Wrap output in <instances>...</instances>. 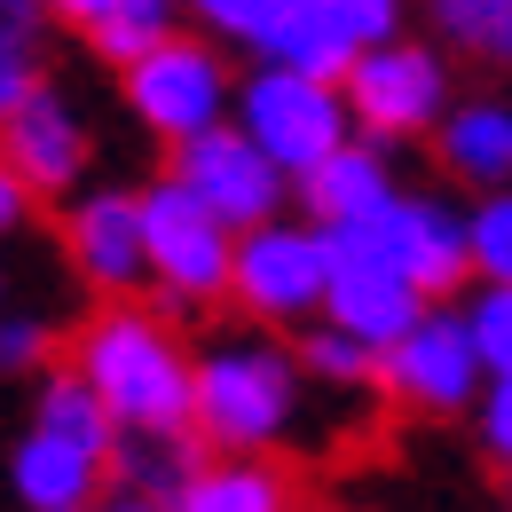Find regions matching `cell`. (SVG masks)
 Segmentation results:
<instances>
[{"instance_id": "obj_1", "label": "cell", "mask_w": 512, "mask_h": 512, "mask_svg": "<svg viewBox=\"0 0 512 512\" xmlns=\"http://www.w3.org/2000/svg\"><path fill=\"white\" fill-rule=\"evenodd\" d=\"M71 371L111 402L119 426H197V355L142 300H111L71 339Z\"/></svg>"}, {"instance_id": "obj_2", "label": "cell", "mask_w": 512, "mask_h": 512, "mask_svg": "<svg viewBox=\"0 0 512 512\" xmlns=\"http://www.w3.org/2000/svg\"><path fill=\"white\" fill-rule=\"evenodd\" d=\"M300 394H308L300 355H284L268 339H213L197 355V434L237 457L276 449L300 418Z\"/></svg>"}, {"instance_id": "obj_3", "label": "cell", "mask_w": 512, "mask_h": 512, "mask_svg": "<svg viewBox=\"0 0 512 512\" xmlns=\"http://www.w3.org/2000/svg\"><path fill=\"white\" fill-rule=\"evenodd\" d=\"M237 127L253 134L260 150L300 182L308 166H323L339 142H355V111H347V87L339 79H316V71L292 64H260L237 79Z\"/></svg>"}, {"instance_id": "obj_4", "label": "cell", "mask_w": 512, "mask_h": 512, "mask_svg": "<svg viewBox=\"0 0 512 512\" xmlns=\"http://www.w3.org/2000/svg\"><path fill=\"white\" fill-rule=\"evenodd\" d=\"M323 292H331V229L323 221H253L237 229V276H229V300L253 323H300L323 316Z\"/></svg>"}, {"instance_id": "obj_5", "label": "cell", "mask_w": 512, "mask_h": 512, "mask_svg": "<svg viewBox=\"0 0 512 512\" xmlns=\"http://www.w3.org/2000/svg\"><path fill=\"white\" fill-rule=\"evenodd\" d=\"M142 229H150V284H158L174 308H213V300H229L237 229H229L197 190H182L174 174H158V182L142 190Z\"/></svg>"}, {"instance_id": "obj_6", "label": "cell", "mask_w": 512, "mask_h": 512, "mask_svg": "<svg viewBox=\"0 0 512 512\" xmlns=\"http://www.w3.org/2000/svg\"><path fill=\"white\" fill-rule=\"evenodd\" d=\"M127 111L158 134V142H190V134L221 127V119L237 111V79H229V64H221L213 40L174 32V40H158L142 64H127Z\"/></svg>"}, {"instance_id": "obj_7", "label": "cell", "mask_w": 512, "mask_h": 512, "mask_svg": "<svg viewBox=\"0 0 512 512\" xmlns=\"http://www.w3.org/2000/svg\"><path fill=\"white\" fill-rule=\"evenodd\" d=\"M339 87H347V111H355V134H363V142H418V134H434L449 119V71H442V56L418 48V40L363 48Z\"/></svg>"}, {"instance_id": "obj_8", "label": "cell", "mask_w": 512, "mask_h": 512, "mask_svg": "<svg viewBox=\"0 0 512 512\" xmlns=\"http://www.w3.org/2000/svg\"><path fill=\"white\" fill-rule=\"evenodd\" d=\"M379 394L410 402V410H426V418H457V410H473V402L489 394V363H481V339H473L465 308H442V300H434L426 316L410 323V331L386 347Z\"/></svg>"}, {"instance_id": "obj_9", "label": "cell", "mask_w": 512, "mask_h": 512, "mask_svg": "<svg viewBox=\"0 0 512 512\" xmlns=\"http://www.w3.org/2000/svg\"><path fill=\"white\" fill-rule=\"evenodd\" d=\"M182 190H197L229 229H253V221H276V205L292 197V174L260 150L253 134L237 127V119H221V127L190 134V142H174V166H166Z\"/></svg>"}, {"instance_id": "obj_10", "label": "cell", "mask_w": 512, "mask_h": 512, "mask_svg": "<svg viewBox=\"0 0 512 512\" xmlns=\"http://www.w3.org/2000/svg\"><path fill=\"white\" fill-rule=\"evenodd\" d=\"M426 308H434V300H426L363 229H331V292H323V316L331 323H347V331L371 339V347H394Z\"/></svg>"}, {"instance_id": "obj_11", "label": "cell", "mask_w": 512, "mask_h": 512, "mask_svg": "<svg viewBox=\"0 0 512 512\" xmlns=\"http://www.w3.org/2000/svg\"><path fill=\"white\" fill-rule=\"evenodd\" d=\"M363 237H371V245H379V253L394 260L426 300H449V292L473 276V229H465V213H457L449 197L402 190Z\"/></svg>"}, {"instance_id": "obj_12", "label": "cell", "mask_w": 512, "mask_h": 512, "mask_svg": "<svg viewBox=\"0 0 512 512\" xmlns=\"http://www.w3.org/2000/svg\"><path fill=\"white\" fill-rule=\"evenodd\" d=\"M64 253L103 300H142V284H150L142 190H87L64 213Z\"/></svg>"}, {"instance_id": "obj_13", "label": "cell", "mask_w": 512, "mask_h": 512, "mask_svg": "<svg viewBox=\"0 0 512 512\" xmlns=\"http://www.w3.org/2000/svg\"><path fill=\"white\" fill-rule=\"evenodd\" d=\"M0 158L16 166V182L32 197L79 190V174H87V119H79V103H64L56 87L24 95V103L0 119Z\"/></svg>"}, {"instance_id": "obj_14", "label": "cell", "mask_w": 512, "mask_h": 512, "mask_svg": "<svg viewBox=\"0 0 512 512\" xmlns=\"http://www.w3.org/2000/svg\"><path fill=\"white\" fill-rule=\"evenodd\" d=\"M300 205H308V221H323V229H371L386 205L402 197V182H394V166H386V142H339L323 166H308L300 182Z\"/></svg>"}, {"instance_id": "obj_15", "label": "cell", "mask_w": 512, "mask_h": 512, "mask_svg": "<svg viewBox=\"0 0 512 512\" xmlns=\"http://www.w3.org/2000/svg\"><path fill=\"white\" fill-rule=\"evenodd\" d=\"M103 481H111V457L64 442V434H48V426H32V434L16 442V457H8V489L32 512H95V489H103Z\"/></svg>"}, {"instance_id": "obj_16", "label": "cell", "mask_w": 512, "mask_h": 512, "mask_svg": "<svg viewBox=\"0 0 512 512\" xmlns=\"http://www.w3.org/2000/svg\"><path fill=\"white\" fill-rule=\"evenodd\" d=\"M260 64H292V71H316V79H347L355 56H363V32L347 24L339 0H276L268 32L253 48Z\"/></svg>"}, {"instance_id": "obj_17", "label": "cell", "mask_w": 512, "mask_h": 512, "mask_svg": "<svg viewBox=\"0 0 512 512\" xmlns=\"http://www.w3.org/2000/svg\"><path fill=\"white\" fill-rule=\"evenodd\" d=\"M442 150V174L457 190H512V103L497 95H473V103H449V119L434 127Z\"/></svg>"}, {"instance_id": "obj_18", "label": "cell", "mask_w": 512, "mask_h": 512, "mask_svg": "<svg viewBox=\"0 0 512 512\" xmlns=\"http://www.w3.org/2000/svg\"><path fill=\"white\" fill-rule=\"evenodd\" d=\"M205 465V434L197 426H119V449H111V481L134 489V497H182Z\"/></svg>"}, {"instance_id": "obj_19", "label": "cell", "mask_w": 512, "mask_h": 512, "mask_svg": "<svg viewBox=\"0 0 512 512\" xmlns=\"http://www.w3.org/2000/svg\"><path fill=\"white\" fill-rule=\"evenodd\" d=\"M182 512H292V489H284V473L276 465H260V457H205L197 465V481L174 497Z\"/></svg>"}, {"instance_id": "obj_20", "label": "cell", "mask_w": 512, "mask_h": 512, "mask_svg": "<svg viewBox=\"0 0 512 512\" xmlns=\"http://www.w3.org/2000/svg\"><path fill=\"white\" fill-rule=\"evenodd\" d=\"M300 371L323 386V394H371V386L386 379V347H371V339H355L347 323H331V316H316V323H300Z\"/></svg>"}, {"instance_id": "obj_21", "label": "cell", "mask_w": 512, "mask_h": 512, "mask_svg": "<svg viewBox=\"0 0 512 512\" xmlns=\"http://www.w3.org/2000/svg\"><path fill=\"white\" fill-rule=\"evenodd\" d=\"M40 48H48V0H0V119L48 87Z\"/></svg>"}, {"instance_id": "obj_22", "label": "cell", "mask_w": 512, "mask_h": 512, "mask_svg": "<svg viewBox=\"0 0 512 512\" xmlns=\"http://www.w3.org/2000/svg\"><path fill=\"white\" fill-rule=\"evenodd\" d=\"M32 426H48V434H64V442L95 449V457L119 449V418H111V402L79 379V371H64V379L40 386V418H32Z\"/></svg>"}, {"instance_id": "obj_23", "label": "cell", "mask_w": 512, "mask_h": 512, "mask_svg": "<svg viewBox=\"0 0 512 512\" xmlns=\"http://www.w3.org/2000/svg\"><path fill=\"white\" fill-rule=\"evenodd\" d=\"M442 40L457 56H481V64H512V0H426Z\"/></svg>"}, {"instance_id": "obj_24", "label": "cell", "mask_w": 512, "mask_h": 512, "mask_svg": "<svg viewBox=\"0 0 512 512\" xmlns=\"http://www.w3.org/2000/svg\"><path fill=\"white\" fill-rule=\"evenodd\" d=\"M158 40H174V8H166V0H134V8H119V16H111V24H95V32H87V48H95L111 71L142 64Z\"/></svg>"}, {"instance_id": "obj_25", "label": "cell", "mask_w": 512, "mask_h": 512, "mask_svg": "<svg viewBox=\"0 0 512 512\" xmlns=\"http://www.w3.org/2000/svg\"><path fill=\"white\" fill-rule=\"evenodd\" d=\"M465 229H473V276L481 284H512V190H489L465 213Z\"/></svg>"}, {"instance_id": "obj_26", "label": "cell", "mask_w": 512, "mask_h": 512, "mask_svg": "<svg viewBox=\"0 0 512 512\" xmlns=\"http://www.w3.org/2000/svg\"><path fill=\"white\" fill-rule=\"evenodd\" d=\"M465 323H473V339H481L489 379H512V284H481V292L465 300Z\"/></svg>"}, {"instance_id": "obj_27", "label": "cell", "mask_w": 512, "mask_h": 512, "mask_svg": "<svg viewBox=\"0 0 512 512\" xmlns=\"http://www.w3.org/2000/svg\"><path fill=\"white\" fill-rule=\"evenodd\" d=\"M190 8L213 40H237V48H260V32L276 16V0H190Z\"/></svg>"}, {"instance_id": "obj_28", "label": "cell", "mask_w": 512, "mask_h": 512, "mask_svg": "<svg viewBox=\"0 0 512 512\" xmlns=\"http://www.w3.org/2000/svg\"><path fill=\"white\" fill-rule=\"evenodd\" d=\"M48 339H56L48 316H8V308H0V371H32V363L48 355Z\"/></svg>"}, {"instance_id": "obj_29", "label": "cell", "mask_w": 512, "mask_h": 512, "mask_svg": "<svg viewBox=\"0 0 512 512\" xmlns=\"http://www.w3.org/2000/svg\"><path fill=\"white\" fill-rule=\"evenodd\" d=\"M481 442L512 473V379H489V394H481Z\"/></svg>"}, {"instance_id": "obj_30", "label": "cell", "mask_w": 512, "mask_h": 512, "mask_svg": "<svg viewBox=\"0 0 512 512\" xmlns=\"http://www.w3.org/2000/svg\"><path fill=\"white\" fill-rule=\"evenodd\" d=\"M339 8H347V24L363 32V48L394 40V24H402V0H339Z\"/></svg>"}, {"instance_id": "obj_31", "label": "cell", "mask_w": 512, "mask_h": 512, "mask_svg": "<svg viewBox=\"0 0 512 512\" xmlns=\"http://www.w3.org/2000/svg\"><path fill=\"white\" fill-rule=\"evenodd\" d=\"M119 8H134V0H48V16H64V24H79V32H95V24H111Z\"/></svg>"}, {"instance_id": "obj_32", "label": "cell", "mask_w": 512, "mask_h": 512, "mask_svg": "<svg viewBox=\"0 0 512 512\" xmlns=\"http://www.w3.org/2000/svg\"><path fill=\"white\" fill-rule=\"evenodd\" d=\"M24 205H32V190H24V182H16V166L0 158V237H8L16 221H24Z\"/></svg>"}, {"instance_id": "obj_33", "label": "cell", "mask_w": 512, "mask_h": 512, "mask_svg": "<svg viewBox=\"0 0 512 512\" xmlns=\"http://www.w3.org/2000/svg\"><path fill=\"white\" fill-rule=\"evenodd\" d=\"M111 512H182V505H166V497H134V489H119V505Z\"/></svg>"}, {"instance_id": "obj_34", "label": "cell", "mask_w": 512, "mask_h": 512, "mask_svg": "<svg viewBox=\"0 0 512 512\" xmlns=\"http://www.w3.org/2000/svg\"><path fill=\"white\" fill-rule=\"evenodd\" d=\"M0 300H8V276H0Z\"/></svg>"}]
</instances>
